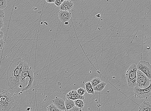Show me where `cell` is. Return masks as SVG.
I'll return each mask as SVG.
<instances>
[{
	"label": "cell",
	"mask_w": 151,
	"mask_h": 111,
	"mask_svg": "<svg viewBox=\"0 0 151 111\" xmlns=\"http://www.w3.org/2000/svg\"><path fill=\"white\" fill-rule=\"evenodd\" d=\"M4 42L3 39H0V50H2L4 46Z\"/></svg>",
	"instance_id": "24"
},
{
	"label": "cell",
	"mask_w": 151,
	"mask_h": 111,
	"mask_svg": "<svg viewBox=\"0 0 151 111\" xmlns=\"http://www.w3.org/2000/svg\"><path fill=\"white\" fill-rule=\"evenodd\" d=\"M101 80L100 78L96 77L93 78L91 81V82L92 86L93 87H94L101 83Z\"/></svg>",
	"instance_id": "17"
},
{
	"label": "cell",
	"mask_w": 151,
	"mask_h": 111,
	"mask_svg": "<svg viewBox=\"0 0 151 111\" xmlns=\"http://www.w3.org/2000/svg\"><path fill=\"white\" fill-rule=\"evenodd\" d=\"M68 24H69V22H68V21H67V22H66L64 23V24H65V25H67Z\"/></svg>",
	"instance_id": "28"
},
{
	"label": "cell",
	"mask_w": 151,
	"mask_h": 111,
	"mask_svg": "<svg viewBox=\"0 0 151 111\" xmlns=\"http://www.w3.org/2000/svg\"><path fill=\"white\" fill-rule=\"evenodd\" d=\"M55 0H46V1L47 3H54Z\"/></svg>",
	"instance_id": "27"
},
{
	"label": "cell",
	"mask_w": 151,
	"mask_h": 111,
	"mask_svg": "<svg viewBox=\"0 0 151 111\" xmlns=\"http://www.w3.org/2000/svg\"><path fill=\"white\" fill-rule=\"evenodd\" d=\"M66 99L71 100L74 101L77 99H80L84 100L85 99V97L81 95L78 94L77 91L73 90L66 95Z\"/></svg>",
	"instance_id": "9"
},
{
	"label": "cell",
	"mask_w": 151,
	"mask_h": 111,
	"mask_svg": "<svg viewBox=\"0 0 151 111\" xmlns=\"http://www.w3.org/2000/svg\"><path fill=\"white\" fill-rule=\"evenodd\" d=\"M68 111H82V109L75 106L72 109L68 110Z\"/></svg>",
	"instance_id": "22"
},
{
	"label": "cell",
	"mask_w": 151,
	"mask_h": 111,
	"mask_svg": "<svg viewBox=\"0 0 151 111\" xmlns=\"http://www.w3.org/2000/svg\"><path fill=\"white\" fill-rule=\"evenodd\" d=\"M74 3L71 1H64L59 7L61 10L66 11L70 12V10L73 8Z\"/></svg>",
	"instance_id": "11"
},
{
	"label": "cell",
	"mask_w": 151,
	"mask_h": 111,
	"mask_svg": "<svg viewBox=\"0 0 151 111\" xmlns=\"http://www.w3.org/2000/svg\"><path fill=\"white\" fill-rule=\"evenodd\" d=\"M4 26V22L2 19H0V31H1L3 28Z\"/></svg>",
	"instance_id": "25"
},
{
	"label": "cell",
	"mask_w": 151,
	"mask_h": 111,
	"mask_svg": "<svg viewBox=\"0 0 151 111\" xmlns=\"http://www.w3.org/2000/svg\"><path fill=\"white\" fill-rule=\"evenodd\" d=\"M71 13L66 11L61 10L59 13L60 20L62 22H65L69 21L71 19Z\"/></svg>",
	"instance_id": "10"
},
{
	"label": "cell",
	"mask_w": 151,
	"mask_h": 111,
	"mask_svg": "<svg viewBox=\"0 0 151 111\" xmlns=\"http://www.w3.org/2000/svg\"><path fill=\"white\" fill-rule=\"evenodd\" d=\"M137 70L135 64H132L127 69L126 77L129 87L133 88L136 87Z\"/></svg>",
	"instance_id": "4"
},
{
	"label": "cell",
	"mask_w": 151,
	"mask_h": 111,
	"mask_svg": "<svg viewBox=\"0 0 151 111\" xmlns=\"http://www.w3.org/2000/svg\"><path fill=\"white\" fill-rule=\"evenodd\" d=\"M77 91L79 95L82 96L84 95L86 92L85 89L82 88L78 89Z\"/></svg>",
	"instance_id": "20"
},
{
	"label": "cell",
	"mask_w": 151,
	"mask_h": 111,
	"mask_svg": "<svg viewBox=\"0 0 151 111\" xmlns=\"http://www.w3.org/2000/svg\"><path fill=\"white\" fill-rule=\"evenodd\" d=\"M139 111H151V102L144 101L139 106Z\"/></svg>",
	"instance_id": "12"
},
{
	"label": "cell",
	"mask_w": 151,
	"mask_h": 111,
	"mask_svg": "<svg viewBox=\"0 0 151 111\" xmlns=\"http://www.w3.org/2000/svg\"><path fill=\"white\" fill-rule=\"evenodd\" d=\"M65 104V108L68 110L72 109L75 106L74 101L68 99H66Z\"/></svg>",
	"instance_id": "14"
},
{
	"label": "cell",
	"mask_w": 151,
	"mask_h": 111,
	"mask_svg": "<svg viewBox=\"0 0 151 111\" xmlns=\"http://www.w3.org/2000/svg\"><path fill=\"white\" fill-rule=\"evenodd\" d=\"M68 111V110H63V111Z\"/></svg>",
	"instance_id": "30"
},
{
	"label": "cell",
	"mask_w": 151,
	"mask_h": 111,
	"mask_svg": "<svg viewBox=\"0 0 151 111\" xmlns=\"http://www.w3.org/2000/svg\"><path fill=\"white\" fill-rule=\"evenodd\" d=\"M106 83L105 82H101V83H100L98 85L96 86V87H93V89L96 92H102L104 88H105Z\"/></svg>",
	"instance_id": "15"
},
{
	"label": "cell",
	"mask_w": 151,
	"mask_h": 111,
	"mask_svg": "<svg viewBox=\"0 0 151 111\" xmlns=\"http://www.w3.org/2000/svg\"><path fill=\"white\" fill-rule=\"evenodd\" d=\"M150 80L142 71L137 70L136 87L141 89H145L150 85Z\"/></svg>",
	"instance_id": "5"
},
{
	"label": "cell",
	"mask_w": 151,
	"mask_h": 111,
	"mask_svg": "<svg viewBox=\"0 0 151 111\" xmlns=\"http://www.w3.org/2000/svg\"><path fill=\"white\" fill-rule=\"evenodd\" d=\"M64 1V0H55L54 4L56 6L59 7Z\"/></svg>",
	"instance_id": "21"
},
{
	"label": "cell",
	"mask_w": 151,
	"mask_h": 111,
	"mask_svg": "<svg viewBox=\"0 0 151 111\" xmlns=\"http://www.w3.org/2000/svg\"><path fill=\"white\" fill-rule=\"evenodd\" d=\"M74 102L75 106L82 109L84 106V103L81 99H77L74 100Z\"/></svg>",
	"instance_id": "16"
},
{
	"label": "cell",
	"mask_w": 151,
	"mask_h": 111,
	"mask_svg": "<svg viewBox=\"0 0 151 111\" xmlns=\"http://www.w3.org/2000/svg\"><path fill=\"white\" fill-rule=\"evenodd\" d=\"M24 61L21 58L11 62L7 72L6 80L9 86L12 89L18 88L20 82V78Z\"/></svg>",
	"instance_id": "1"
},
{
	"label": "cell",
	"mask_w": 151,
	"mask_h": 111,
	"mask_svg": "<svg viewBox=\"0 0 151 111\" xmlns=\"http://www.w3.org/2000/svg\"><path fill=\"white\" fill-rule=\"evenodd\" d=\"M52 101L53 104L60 110H66L65 104V101L63 99L56 97Z\"/></svg>",
	"instance_id": "8"
},
{
	"label": "cell",
	"mask_w": 151,
	"mask_h": 111,
	"mask_svg": "<svg viewBox=\"0 0 151 111\" xmlns=\"http://www.w3.org/2000/svg\"><path fill=\"white\" fill-rule=\"evenodd\" d=\"M14 102L13 97L8 90L0 89V111H9Z\"/></svg>",
	"instance_id": "2"
},
{
	"label": "cell",
	"mask_w": 151,
	"mask_h": 111,
	"mask_svg": "<svg viewBox=\"0 0 151 111\" xmlns=\"http://www.w3.org/2000/svg\"><path fill=\"white\" fill-rule=\"evenodd\" d=\"M137 69L145 74L150 79H151V65L148 62L142 60L137 65Z\"/></svg>",
	"instance_id": "7"
},
{
	"label": "cell",
	"mask_w": 151,
	"mask_h": 111,
	"mask_svg": "<svg viewBox=\"0 0 151 111\" xmlns=\"http://www.w3.org/2000/svg\"><path fill=\"white\" fill-rule=\"evenodd\" d=\"M4 36V34L3 32L2 31H0V39H3Z\"/></svg>",
	"instance_id": "26"
},
{
	"label": "cell",
	"mask_w": 151,
	"mask_h": 111,
	"mask_svg": "<svg viewBox=\"0 0 151 111\" xmlns=\"http://www.w3.org/2000/svg\"><path fill=\"white\" fill-rule=\"evenodd\" d=\"M7 5L6 0H0V9H5Z\"/></svg>",
	"instance_id": "19"
},
{
	"label": "cell",
	"mask_w": 151,
	"mask_h": 111,
	"mask_svg": "<svg viewBox=\"0 0 151 111\" xmlns=\"http://www.w3.org/2000/svg\"><path fill=\"white\" fill-rule=\"evenodd\" d=\"M47 111H61L53 104L49 105L47 108Z\"/></svg>",
	"instance_id": "18"
},
{
	"label": "cell",
	"mask_w": 151,
	"mask_h": 111,
	"mask_svg": "<svg viewBox=\"0 0 151 111\" xmlns=\"http://www.w3.org/2000/svg\"><path fill=\"white\" fill-rule=\"evenodd\" d=\"M70 0H64V1H70Z\"/></svg>",
	"instance_id": "29"
},
{
	"label": "cell",
	"mask_w": 151,
	"mask_h": 111,
	"mask_svg": "<svg viewBox=\"0 0 151 111\" xmlns=\"http://www.w3.org/2000/svg\"><path fill=\"white\" fill-rule=\"evenodd\" d=\"M149 86L145 89H141L136 87H134L135 97L139 99H147L151 95V79Z\"/></svg>",
	"instance_id": "6"
},
{
	"label": "cell",
	"mask_w": 151,
	"mask_h": 111,
	"mask_svg": "<svg viewBox=\"0 0 151 111\" xmlns=\"http://www.w3.org/2000/svg\"><path fill=\"white\" fill-rule=\"evenodd\" d=\"M85 87L86 91L88 94L94 95L95 91L91 84V81L87 82L85 84Z\"/></svg>",
	"instance_id": "13"
},
{
	"label": "cell",
	"mask_w": 151,
	"mask_h": 111,
	"mask_svg": "<svg viewBox=\"0 0 151 111\" xmlns=\"http://www.w3.org/2000/svg\"><path fill=\"white\" fill-rule=\"evenodd\" d=\"M5 16L4 11L2 9H0V19H2Z\"/></svg>",
	"instance_id": "23"
},
{
	"label": "cell",
	"mask_w": 151,
	"mask_h": 111,
	"mask_svg": "<svg viewBox=\"0 0 151 111\" xmlns=\"http://www.w3.org/2000/svg\"><path fill=\"white\" fill-rule=\"evenodd\" d=\"M27 77L29 78L28 85L22 92L27 91L31 88L35 79L33 70L29 65L24 61L20 78V83L24 84Z\"/></svg>",
	"instance_id": "3"
}]
</instances>
